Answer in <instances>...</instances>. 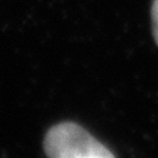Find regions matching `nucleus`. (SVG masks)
Wrapping results in <instances>:
<instances>
[{
    "label": "nucleus",
    "instance_id": "obj_2",
    "mask_svg": "<svg viewBox=\"0 0 158 158\" xmlns=\"http://www.w3.org/2000/svg\"><path fill=\"white\" fill-rule=\"evenodd\" d=\"M151 19H153V35L158 44V0H154L151 6Z\"/></svg>",
    "mask_w": 158,
    "mask_h": 158
},
{
    "label": "nucleus",
    "instance_id": "obj_1",
    "mask_svg": "<svg viewBox=\"0 0 158 158\" xmlns=\"http://www.w3.org/2000/svg\"><path fill=\"white\" fill-rule=\"evenodd\" d=\"M52 158H112L114 153L75 122H60L50 128L43 142Z\"/></svg>",
    "mask_w": 158,
    "mask_h": 158
}]
</instances>
